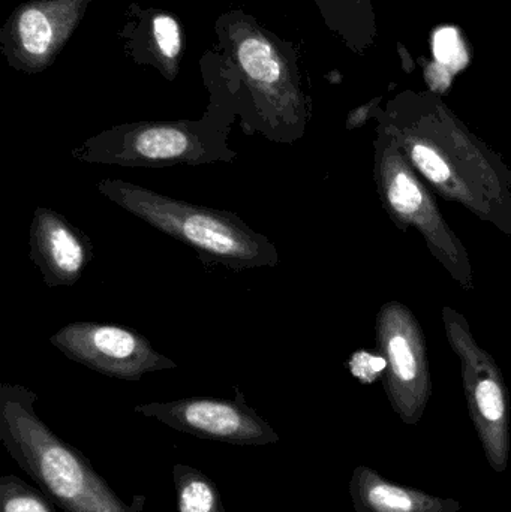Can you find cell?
Returning a JSON list of instances; mask_svg holds the SVG:
<instances>
[{
  "mask_svg": "<svg viewBox=\"0 0 511 512\" xmlns=\"http://www.w3.org/2000/svg\"><path fill=\"white\" fill-rule=\"evenodd\" d=\"M375 120L440 197L511 237L510 168L438 93L402 90Z\"/></svg>",
  "mask_w": 511,
  "mask_h": 512,
  "instance_id": "cell-1",
  "label": "cell"
},
{
  "mask_svg": "<svg viewBox=\"0 0 511 512\" xmlns=\"http://www.w3.org/2000/svg\"><path fill=\"white\" fill-rule=\"evenodd\" d=\"M38 396L18 384L0 385V442L41 492L65 512H135L89 459L36 414Z\"/></svg>",
  "mask_w": 511,
  "mask_h": 512,
  "instance_id": "cell-2",
  "label": "cell"
},
{
  "mask_svg": "<svg viewBox=\"0 0 511 512\" xmlns=\"http://www.w3.org/2000/svg\"><path fill=\"white\" fill-rule=\"evenodd\" d=\"M227 38L239 86L215 93L240 116L246 135L261 134L273 143L300 140L309 110L293 60L249 18L231 21Z\"/></svg>",
  "mask_w": 511,
  "mask_h": 512,
  "instance_id": "cell-3",
  "label": "cell"
},
{
  "mask_svg": "<svg viewBox=\"0 0 511 512\" xmlns=\"http://www.w3.org/2000/svg\"><path fill=\"white\" fill-rule=\"evenodd\" d=\"M96 189L120 209L194 249L207 267L224 265L240 273L279 264L276 246L236 213L186 203L125 180H99Z\"/></svg>",
  "mask_w": 511,
  "mask_h": 512,
  "instance_id": "cell-4",
  "label": "cell"
},
{
  "mask_svg": "<svg viewBox=\"0 0 511 512\" xmlns=\"http://www.w3.org/2000/svg\"><path fill=\"white\" fill-rule=\"evenodd\" d=\"M237 114L222 96H213L200 120L135 122L113 126L72 150L84 164L128 168L233 164L239 153L228 144Z\"/></svg>",
  "mask_w": 511,
  "mask_h": 512,
  "instance_id": "cell-5",
  "label": "cell"
},
{
  "mask_svg": "<svg viewBox=\"0 0 511 512\" xmlns=\"http://www.w3.org/2000/svg\"><path fill=\"white\" fill-rule=\"evenodd\" d=\"M374 180L387 215L399 230H416L432 256L464 291L474 292V270L464 243L453 233L431 189L422 182L396 141L375 128Z\"/></svg>",
  "mask_w": 511,
  "mask_h": 512,
  "instance_id": "cell-6",
  "label": "cell"
},
{
  "mask_svg": "<svg viewBox=\"0 0 511 512\" xmlns=\"http://www.w3.org/2000/svg\"><path fill=\"white\" fill-rule=\"evenodd\" d=\"M441 316L447 340L461 363L468 412L486 459L495 472H504L510 460V408L503 372L479 345L462 313L446 306Z\"/></svg>",
  "mask_w": 511,
  "mask_h": 512,
  "instance_id": "cell-7",
  "label": "cell"
},
{
  "mask_svg": "<svg viewBox=\"0 0 511 512\" xmlns=\"http://www.w3.org/2000/svg\"><path fill=\"white\" fill-rule=\"evenodd\" d=\"M377 345L386 360L384 390L402 423L416 426L432 394L426 337L416 315L399 301H387L377 315Z\"/></svg>",
  "mask_w": 511,
  "mask_h": 512,
  "instance_id": "cell-8",
  "label": "cell"
},
{
  "mask_svg": "<svg viewBox=\"0 0 511 512\" xmlns=\"http://www.w3.org/2000/svg\"><path fill=\"white\" fill-rule=\"evenodd\" d=\"M69 360L108 378L137 382L147 373L176 369L147 337L125 325L71 322L50 337Z\"/></svg>",
  "mask_w": 511,
  "mask_h": 512,
  "instance_id": "cell-9",
  "label": "cell"
},
{
  "mask_svg": "<svg viewBox=\"0 0 511 512\" xmlns=\"http://www.w3.org/2000/svg\"><path fill=\"white\" fill-rule=\"evenodd\" d=\"M135 414L161 421L165 426L207 441L240 447H264L281 441L269 421L246 403L236 387V399L188 397L171 402L137 405Z\"/></svg>",
  "mask_w": 511,
  "mask_h": 512,
  "instance_id": "cell-10",
  "label": "cell"
},
{
  "mask_svg": "<svg viewBox=\"0 0 511 512\" xmlns=\"http://www.w3.org/2000/svg\"><path fill=\"white\" fill-rule=\"evenodd\" d=\"M90 0H32L15 9L2 30L3 51L20 71H45L86 14Z\"/></svg>",
  "mask_w": 511,
  "mask_h": 512,
  "instance_id": "cell-11",
  "label": "cell"
},
{
  "mask_svg": "<svg viewBox=\"0 0 511 512\" xmlns=\"http://www.w3.org/2000/svg\"><path fill=\"white\" fill-rule=\"evenodd\" d=\"M29 245V258L50 288L75 285L95 256L90 237L65 216L47 207L35 210Z\"/></svg>",
  "mask_w": 511,
  "mask_h": 512,
  "instance_id": "cell-12",
  "label": "cell"
},
{
  "mask_svg": "<svg viewBox=\"0 0 511 512\" xmlns=\"http://www.w3.org/2000/svg\"><path fill=\"white\" fill-rule=\"evenodd\" d=\"M354 512H461V502L438 498L419 489L399 486L369 466H357L351 475Z\"/></svg>",
  "mask_w": 511,
  "mask_h": 512,
  "instance_id": "cell-13",
  "label": "cell"
},
{
  "mask_svg": "<svg viewBox=\"0 0 511 512\" xmlns=\"http://www.w3.org/2000/svg\"><path fill=\"white\" fill-rule=\"evenodd\" d=\"M327 26L354 53L374 47L378 21L372 0H315Z\"/></svg>",
  "mask_w": 511,
  "mask_h": 512,
  "instance_id": "cell-14",
  "label": "cell"
},
{
  "mask_svg": "<svg viewBox=\"0 0 511 512\" xmlns=\"http://www.w3.org/2000/svg\"><path fill=\"white\" fill-rule=\"evenodd\" d=\"M177 512H227L216 484L192 466L173 468Z\"/></svg>",
  "mask_w": 511,
  "mask_h": 512,
  "instance_id": "cell-15",
  "label": "cell"
},
{
  "mask_svg": "<svg viewBox=\"0 0 511 512\" xmlns=\"http://www.w3.org/2000/svg\"><path fill=\"white\" fill-rule=\"evenodd\" d=\"M149 44L156 57L158 68L168 80L179 74L180 57L183 53L182 26L173 15L155 12L150 18Z\"/></svg>",
  "mask_w": 511,
  "mask_h": 512,
  "instance_id": "cell-16",
  "label": "cell"
},
{
  "mask_svg": "<svg viewBox=\"0 0 511 512\" xmlns=\"http://www.w3.org/2000/svg\"><path fill=\"white\" fill-rule=\"evenodd\" d=\"M0 512H56L44 492L15 475L0 478Z\"/></svg>",
  "mask_w": 511,
  "mask_h": 512,
  "instance_id": "cell-17",
  "label": "cell"
},
{
  "mask_svg": "<svg viewBox=\"0 0 511 512\" xmlns=\"http://www.w3.org/2000/svg\"><path fill=\"white\" fill-rule=\"evenodd\" d=\"M351 375L359 379L362 384H372L377 378H383L386 370V360L383 355H374L369 351L354 352L350 363Z\"/></svg>",
  "mask_w": 511,
  "mask_h": 512,
  "instance_id": "cell-18",
  "label": "cell"
},
{
  "mask_svg": "<svg viewBox=\"0 0 511 512\" xmlns=\"http://www.w3.org/2000/svg\"><path fill=\"white\" fill-rule=\"evenodd\" d=\"M378 104H380V99H374L369 104L362 105V107L351 111L347 119V129L360 128L366 120L371 119V117H377V113L380 111Z\"/></svg>",
  "mask_w": 511,
  "mask_h": 512,
  "instance_id": "cell-19",
  "label": "cell"
}]
</instances>
